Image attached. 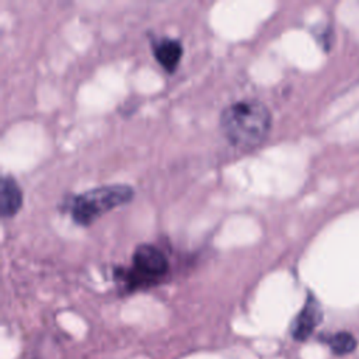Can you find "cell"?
Masks as SVG:
<instances>
[{"instance_id": "277c9868", "label": "cell", "mask_w": 359, "mask_h": 359, "mask_svg": "<svg viewBox=\"0 0 359 359\" xmlns=\"http://www.w3.org/2000/svg\"><path fill=\"white\" fill-rule=\"evenodd\" d=\"M321 318H323V311L318 302L316 300L314 296L309 294L303 309L292 323L290 334L293 339L306 341L317 328V325L321 323Z\"/></svg>"}, {"instance_id": "3957f363", "label": "cell", "mask_w": 359, "mask_h": 359, "mask_svg": "<svg viewBox=\"0 0 359 359\" xmlns=\"http://www.w3.org/2000/svg\"><path fill=\"white\" fill-rule=\"evenodd\" d=\"M133 271L128 278L130 289L149 285L164 276L168 271V259L165 254L153 244H140L132 255Z\"/></svg>"}, {"instance_id": "52a82bcc", "label": "cell", "mask_w": 359, "mask_h": 359, "mask_svg": "<svg viewBox=\"0 0 359 359\" xmlns=\"http://www.w3.org/2000/svg\"><path fill=\"white\" fill-rule=\"evenodd\" d=\"M327 344L335 355H346L356 348L355 337L346 331H341L328 337Z\"/></svg>"}, {"instance_id": "8992f818", "label": "cell", "mask_w": 359, "mask_h": 359, "mask_svg": "<svg viewBox=\"0 0 359 359\" xmlns=\"http://www.w3.org/2000/svg\"><path fill=\"white\" fill-rule=\"evenodd\" d=\"M22 191L11 175H4L0 185V213L3 217L14 216L22 206Z\"/></svg>"}, {"instance_id": "6da1fadb", "label": "cell", "mask_w": 359, "mask_h": 359, "mask_svg": "<svg viewBox=\"0 0 359 359\" xmlns=\"http://www.w3.org/2000/svg\"><path fill=\"white\" fill-rule=\"evenodd\" d=\"M272 123L269 108L259 100L244 98L223 108L219 128L234 147L250 150L259 146L268 136Z\"/></svg>"}, {"instance_id": "5b68a950", "label": "cell", "mask_w": 359, "mask_h": 359, "mask_svg": "<svg viewBox=\"0 0 359 359\" xmlns=\"http://www.w3.org/2000/svg\"><path fill=\"white\" fill-rule=\"evenodd\" d=\"M153 53L156 60L164 67L167 72H174L182 57V43L177 38L161 36L153 41Z\"/></svg>"}, {"instance_id": "7a4b0ae2", "label": "cell", "mask_w": 359, "mask_h": 359, "mask_svg": "<svg viewBox=\"0 0 359 359\" xmlns=\"http://www.w3.org/2000/svg\"><path fill=\"white\" fill-rule=\"evenodd\" d=\"M133 188L128 184H107L76 195L69 205L72 219L80 226H88L101 215L128 203L133 198Z\"/></svg>"}]
</instances>
